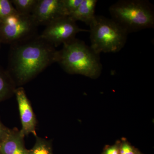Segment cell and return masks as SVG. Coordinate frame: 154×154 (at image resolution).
Instances as JSON below:
<instances>
[{
	"label": "cell",
	"instance_id": "cell-18",
	"mask_svg": "<svg viewBox=\"0 0 154 154\" xmlns=\"http://www.w3.org/2000/svg\"><path fill=\"white\" fill-rule=\"evenodd\" d=\"M10 130V128L4 125L0 119V145L5 139Z\"/></svg>",
	"mask_w": 154,
	"mask_h": 154
},
{
	"label": "cell",
	"instance_id": "cell-14",
	"mask_svg": "<svg viewBox=\"0 0 154 154\" xmlns=\"http://www.w3.org/2000/svg\"><path fill=\"white\" fill-rule=\"evenodd\" d=\"M17 11L10 0H0V23Z\"/></svg>",
	"mask_w": 154,
	"mask_h": 154
},
{
	"label": "cell",
	"instance_id": "cell-4",
	"mask_svg": "<svg viewBox=\"0 0 154 154\" xmlns=\"http://www.w3.org/2000/svg\"><path fill=\"white\" fill-rule=\"evenodd\" d=\"M89 26L90 47L96 53H116L124 47L128 33L113 19L96 15Z\"/></svg>",
	"mask_w": 154,
	"mask_h": 154
},
{
	"label": "cell",
	"instance_id": "cell-2",
	"mask_svg": "<svg viewBox=\"0 0 154 154\" xmlns=\"http://www.w3.org/2000/svg\"><path fill=\"white\" fill-rule=\"evenodd\" d=\"M57 63L69 74L96 79L102 72L99 54L76 38L63 44L62 48L58 51Z\"/></svg>",
	"mask_w": 154,
	"mask_h": 154
},
{
	"label": "cell",
	"instance_id": "cell-1",
	"mask_svg": "<svg viewBox=\"0 0 154 154\" xmlns=\"http://www.w3.org/2000/svg\"><path fill=\"white\" fill-rule=\"evenodd\" d=\"M57 54L54 45L36 35L11 45L7 70L17 87L23 85L57 62Z\"/></svg>",
	"mask_w": 154,
	"mask_h": 154
},
{
	"label": "cell",
	"instance_id": "cell-7",
	"mask_svg": "<svg viewBox=\"0 0 154 154\" xmlns=\"http://www.w3.org/2000/svg\"><path fill=\"white\" fill-rule=\"evenodd\" d=\"M14 95L16 96L18 103L22 124V128L20 130L25 136L32 134L36 137L37 136L36 133L37 120L25 90L22 87L17 88Z\"/></svg>",
	"mask_w": 154,
	"mask_h": 154
},
{
	"label": "cell",
	"instance_id": "cell-15",
	"mask_svg": "<svg viewBox=\"0 0 154 154\" xmlns=\"http://www.w3.org/2000/svg\"><path fill=\"white\" fill-rule=\"evenodd\" d=\"M82 0H61L64 12L66 17L74 13L82 3Z\"/></svg>",
	"mask_w": 154,
	"mask_h": 154
},
{
	"label": "cell",
	"instance_id": "cell-13",
	"mask_svg": "<svg viewBox=\"0 0 154 154\" xmlns=\"http://www.w3.org/2000/svg\"><path fill=\"white\" fill-rule=\"evenodd\" d=\"M16 11L23 15H31L35 8L38 0H12Z\"/></svg>",
	"mask_w": 154,
	"mask_h": 154
},
{
	"label": "cell",
	"instance_id": "cell-10",
	"mask_svg": "<svg viewBox=\"0 0 154 154\" xmlns=\"http://www.w3.org/2000/svg\"><path fill=\"white\" fill-rule=\"evenodd\" d=\"M97 3L96 0H82L77 10L69 17L75 22L82 21L89 26L96 16Z\"/></svg>",
	"mask_w": 154,
	"mask_h": 154
},
{
	"label": "cell",
	"instance_id": "cell-9",
	"mask_svg": "<svg viewBox=\"0 0 154 154\" xmlns=\"http://www.w3.org/2000/svg\"><path fill=\"white\" fill-rule=\"evenodd\" d=\"M25 137L21 130L16 128L10 129L7 137L0 145V154H28Z\"/></svg>",
	"mask_w": 154,
	"mask_h": 154
},
{
	"label": "cell",
	"instance_id": "cell-3",
	"mask_svg": "<svg viewBox=\"0 0 154 154\" xmlns=\"http://www.w3.org/2000/svg\"><path fill=\"white\" fill-rule=\"evenodd\" d=\"M111 19L127 33L154 28L153 6L146 0H120L109 9Z\"/></svg>",
	"mask_w": 154,
	"mask_h": 154
},
{
	"label": "cell",
	"instance_id": "cell-17",
	"mask_svg": "<svg viewBox=\"0 0 154 154\" xmlns=\"http://www.w3.org/2000/svg\"><path fill=\"white\" fill-rule=\"evenodd\" d=\"M101 154H120L119 140L112 145L105 146Z\"/></svg>",
	"mask_w": 154,
	"mask_h": 154
},
{
	"label": "cell",
	"instance_id": "cell-11",
	"mask_svg": "<svg viewBox=\"0 0 154 154\" xmlns=\"http://www.w3.org/2000/svg\"><path fill=\"white\" fill-rule=\"evenodd\" d=\"M17 88L8 72L0 67V102L13 96Z\"/></svg>",
	"mask_w": 154,
	"mask_h": 154
},
{
	"label": "cell",
	"instance_id": "cell-20",
	"mask_svg": "<svg viewBox=\"0 0 154 154\" xmlns=\"http://www.w3.org/2000/svg\"><path fill=\"white\" fill-rule=\"evenodd\" d=\"M1 42H0V48H1Z\"/></svg>",
	"mask_w": 154,
	"mask_h": 154
},
{
	"label": "cell",
	"instance_id": "cell-8",
	"mask_svg": "<svg viewBox=\"0 0 154 154\" xmlns=\"http://www.w3.org/2000/svg\"><path fill=\"white\" fill-rule=\"evenodd\" d=\"M31 16L38 26H46L59 18L66 17L61 0H38Z\"/></svg>",
	"mask_w": 154,
	"mask_h": 154
},
{
	"label": "cell",
	"instance_id": "cell-5",
	"mask_svg": "<svg viewBox=\"0 0 154 154\" xmlns=\"http://www.w3.org/2000/svg\"><path fill=\"white\" fill-rule=\"evenodd\" d=\"M38 26L31 15L17 12L0 23V42L11 45L36 36Z\"/></svg>",
	"mask_w": 154,
	"mask_h": 154
},
{
	"label": "cell",
	"instance_id": "cell-19",
	"mask_svg": "<svg viewBox=\"0 0 154 154\" xmlns=\"http://www.w3.org/2000/svg\"><path fill=\"white\" fill-rule=\"evenodd\" d=\"M137 154H143L142 153V152H141L139 150Z\"/></svg>",
	"mask_w": 154,
	"mask_h": 154
},
{
	"label": "cell",
	"instance_id": "cell-6",
	"mask_svg": "<svg viewBox=\"0 0 154 154\" xmlns=\"http://www.w3.org/2000/svg\"><path fill=\"white\" fill-rule=\"evenodd\" d=\"M85 31L89 32V30L81 29L69 17H64L46 25L39 36L56 47L74 39L79 32Z\"/></svg>",
	"mask_w": 154,
	"mask_h": 154
},
{
	"label": "cell",
	"instance_id": "cell-12",
	"mask_svg": "<svg viewBox=\"0 0 154 154\" xmlns=\"http://www.w3.org/2000/svg\"><path fill=\"white\" fill-rule=\"evenodd\" d=\"M36 141L28 154H54L52 144L50 141L36 136Z\"/></svg>",
	"mask_w": 154,
	"mask_h": 154
},
{
	"label": "cell",
	"instance_id": "cell-16",
	"mask_svg": "<svg viewBox=\"0 0 154 154\" xmlns=\"http://www.w3.org/2000/svg\"><path fill=\"white\" fill-rule=\"evenodd\" d=\"M119 141L120 154H137L139 150L133 146L126 139H122Z\"/></svg>",
	"mask_w": 154,
	"mask_h": 154
}]
</instances>
